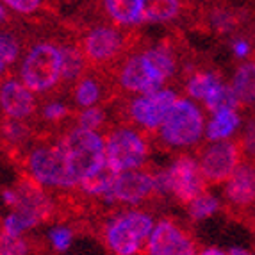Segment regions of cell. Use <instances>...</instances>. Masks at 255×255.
Returning <instances> with one entry per match:
<instances>
[{
  "mask_svg": "<svg viewBox=\"0 0 255 255\" xmlns=\"http://www.w3.org/2000/svg\"><path fill=\"white\" fill-rule=\"evenodd\" d=\"M218 209H220V202H218L216 196L211 195V193H204L195 202L189 204V218L195 223H198V221H204L207 218H211Z\"/></svg>",
  "mask_w": 255,
  "mask_h": 255,
  "instance_id": "obj_24",
  "label": "cell"
},
{
  "mask_svg": "<svg viewBox=\"0 0 255 255\" xmlns=\"http://www.w3.org/2000/svg\"><path fill=\"white\" fill-rule=\"evenodd\" d=\"M0 252L4 255H27L29 243L21 236H9L0 230Z\"/></svg>",
  "mask_w": 255,
  "mask_h": 255,
  "instance_id": "obj_28",
  "label": "cell"
},
{
  "mask_svg": "<svg viewBox=\"0 0 255 255\" xmlns=\"http://www.w3.org/2000/svg\"><path fill=\"white\" fill-rule=\"evenodd\" d=\"M232 90L241 106L255 104V59L243 63L232 79Z\"/></svg>",
  "mask_w": 255,
  "mask_h": 255,
  "instance_id": "obj_18",
  "label": "cell"
},
{
  "mask_svg": "<svg viewBox=\"0 0 255 255\" xmlns=\"http://www.w3.org/2000/svg\"><path fill=\"white\" fill-rule=\"evenodd\" d=\"M73 100L79 107H93L97 102L102 100V82L97 77L84 75L75 82L73 88Z\"/></svg>",
  "mask_w": 255,
  "mask_h": 255,
  "instance_id": "obj_20",
  "label": "cell"
},
{
  "mask_svg": "<svg viewBox=\"0 0 255 255\" xmlns=\"http://www.w3.org/2000/svg\"><path fill=\"white\" fill-rule=\"evenodd\" d=\"M50 241H52V247L57 252H66L72 247V241H73L72 229H68V227H55V229H52Z\"/></svg>",
  "mask_w": 255,
  "mask_h": 255,
  "instance_id": "obj_32",
  "label": "cell"
},
{
  "mask_svg": "<svg viewBox=\"0 0 255 255\" xmlns=\"http://www.w3.org/2000/svg\"><path fill=\"white\" fill-rule=\"evenodd\" d=\"M211 23L220 32H229V30H232L238 25V16L234 13L227 11V9H216L211 14Z\"/></svg>",
  "mask_w": 255,
  "mask_h": 255,
  "instance_id": "obj_30",
  "label": "cell"
},
{
  "mask_svg": "<svg viewBox=\"0 0 255 255\" xmlns=\"http://www.w3.org/2000/svg\"><path fill=\"white\" fill-rule=\"evenodd\" d=\"M166 81H168V77L155 66L148 50L132 55L127 61H124L118 73V82L122 90L137 95L161 91Z\"/></svg>",
  "mask_w": 255,
  "mask_h": 255,
  "instance_id": "obj_8",
  "label": "cell"
},
{
  "mask_svg": "<svg viewBox=\"0 0 255 255\" xmlns=\"http://www.w3.org/2000/svg\"><path fill=\"white\" fill-rule=\"evenodd\" d=\"M0 2L18 14H32L39 9L43 0H0Z\"/></svg>",
  "mask_w": 255,
  "mask_h": 255,
  "instance_id": "obj_34",
  "label": "cell"
},
{
  "mask_svg": "<svg viewBox=\"0 0 255 255\" xmlns=\"http://www.w3.org/2000/svg\"><path fill=\"white\" fill-rule=\"evenodd\" d=\"M157 195L155 173L146 170H127L116 173L113 186L104 195V200L113 204L139 205Z\"/></svg>",
  "mask_w": 255,
  "mask_h": 255,
  "instance_id": "obj_12",
  "label": "cell"
},
{
  "mask_svg": "<svg viewBox=\"0 0 255 255\" xmlns=\"http://www.w3.org/2000/svg\"><path fill=\"white\" fill-rule=\"evenodd\" d=\"M0 255H4V254H2V252H0Z\"/></svg>",
  "mask_w": 255,
  "mask_h": 255,
  "instance_id": "obj_40",
  "label": "cell"
},
{
  "mask_svg": "<svg viewBox=\"0 0 255 255\" xmlns=\"http://www.w3.org/2000/svg\"><path fill=\"white\" fill-rule=\"evenodd\" d=\"M75 187L106 166V139L98 132L75 127L57 139Z\"/></svg>",
  "mask_w": 255,
  "mask_h": 255,
  "instance_id": "obj_1",
  "label": "cell"
},
{
  "mask_svg": "<svg viewBox=\"0 0 255 255\" xmlns=\"http://www.w3.org/2000/svg\"><path fill=\"white\" fill-rule=\"evenodd\" d=\"M20 81L32 93H47L61 82V48L54 43H38L25 54Z\"/></svg>",
  "mask_w": 255,
  "mask_h": 255,
  "instance_id": "obj_3",
  "label": "cell"
},
{
  "mask_svg": "<svg viewBox=\"0 0 255 255\" xmlns=\"http://www.w3.org/2000/svg\"><path fill=\"white\" fill-rule=\"evenodd\" d=\"M220 79L213 72H196L187 79L186 91L191 98L196 100H207V97L220 86Z\"/></svg>",
  "mask_w": 255,
  "mask_h": 255,
  "instance_id": "obj_21",
  "label": "cell"
},
{
  "mask_svg": "<svg viewBox=\"0 0 255 255\" xmlns=\"http://www.w3.org/2000/svg\"><path fill=\"white\" fill-rule=\"evenodd\" d=\"M88 64L98 68V66H109L127 48V36L116 27L98 25L90 29L82 38L81 45Z\"/></svg>",
  "mask_w": 255,
  "mask_h": 255,
  "instance_id": "obj_10",
  "label": "cell"
},
{
  "mask_svg": "<svg viewBox=\"0 0 255 255\" xmlns=\"http://www.w3.org/2000/svg\"><path fill=\"white\" fill-rule=\"evenodd\" d=\"M39 221L36 218L29 216L25 213H20V211H13L4 221H2V230L9 236H21L25 230L34 229Z\"/></svg>",
  "mask_w": 255,
  "mask_h": 255,
  "instance_id": "obj_25",
  "label": "cell"
},
{
  "mask_svg": "<svg viewBox=\"0 0 255 255\" xmlns=\"http://www.w3.org/2000/svg\"><path fill=\"white\" fill-rule=\"evenodd\" d=\"M204 115L187 98H177V102L166 115L159 127V137L170 148H184L198 143L204 134Z\"/></svg>",
  "mask_w": 255,
  "mask_h": 255,
  "instance_id": "obj_4",
  "label": "cell"
},
{
  "mask_svg": "<svg viewBox=\"0 0 255 255\" xmlns=\"http://www.w3.org/2000/svg\"><path fill=\"white\" fill-rule=\"evenodd\" d=\"M148 157V141L130 127L111 130L106 137V164L116 173L137 170Z\"/></svg>",
  "mask_w": 255,
  "mask_h": 255,
  "instance_id": "obj_6",
  "label": "cell"
},
{
  "mask_svg": "<svg viewBox=\"0 0 255 255\" xmlns=\"http://www.w3.org/2000/svg\"><path fill=\"white\" fill-rule=\"evenodd\" d=\"M72 111L68 109V106H64L61 102H50L43 107L41 116L45 122H50V124H59L64 118H68Z\"/></svg>",
  "mask_w": 255,
  "mask_h": 255,
  "instance_id": "obj_33",
  "label": "cell"
},
{
  "mask_svg": "<svg viewBox=\"0 0 255 255\" xmlns=\"http://www.w3.org/2000/svg\"><path fill=\"white\" fill-rule=\"evenodd\" d=\"M155 221L145 211L130 209L113 216L104 227V243L113 255H137L145 250Z\"/></svg>",
  "mask_w": 255,
  "mask_h": 255,
  "instance_id": "obj_2",
  "label": "cell"
},
{
  "mask_svg": "<svg viewBox=\"0 0 255 255\" xmlns=\"http://www.w3.org/2000/svg\"><path fill=\"white\" fill-rule=\"evenodd\" d=\"M7 20V11H5V7L2 4H0V25L4 23V21Z\"/></svg>",
  "mask_w": 255,
  "mask_h": 255,
  "instance_id": "obj_39",
  "label": "cell"
},
{
  "mask_svg": "<svg viewBox=\"0 0 255 255\" xmlns=\"http://www.w3.org/2000/svg\"><path fill=\"white\" fill-rule=\"evenodd\" d=\"M239 106V100L236 97L232 86L220 84L213 93L209 95L207 100H205V107H207L211 113H223V111H236Z\"/></svg>",
  "mask_w": 255,
  "mask_h": 255,
  "instance_id": "obj_23",
  "label": "cell"
},
{
  "mask_svg": "<svg viewBox=\"0 0 255 255\" xmlns=\"http://www.w3.org/2000/svg\"><path fill=\"white\" fill-rule=\"evenodd\" d=\"M116 177V171H113L109 166H104L102 170L97 173L90 175L88 179H84L79 184V189L82 193H86L88 196H102L109 191V187L113 186V180Z\"/></svg>",
  "mask_w": 255,
  "mask_h": 255,
  "instance_id": "obj_22",
  "label": "cell"
},
{
  "mask_svg": "<svg viewBox=\"0 0 255 255\" xmlns=\"http://www.w3.org/2000/svg\"><path fill=\"white\" fill-rule=\"evenodd\" d=\"M27 175L43 187H55V189L75 187L57 141H43L29 150Z\"/></svg>",
  "mask_w": 255,
  "mask_h": 255,
  "instance_id": "obj_5",
  "label": "cell"
},
{
  "mask_svg": "<svg viewBox=\"0 0 255 255\" xmlns=\"http://www.w3.org/2000/svg\"><path fill=\"white\" fill-rule=\"evenodd\" d=\"M239 124H241V118H239V115L236 111L216 113L214 118L209 122L205 136H207V139L211 141V143H213V141H223L238 130Z\"/></svg>",
  "mask_w": 255,
  "mask_h": 255,
  "instance_id": "obj_19",
  "label": "cell"
},
{
  "mask_svg": "<svg viewBox=\"0 0 255 255\" xmlns=\"http://www.w3.org/2000/svg\"><path fill=\"white\" fill-rule=\"evenodd\" d=\"M232 50H234L236 57H247L250 54V43L247 39H236L234 45H232Z\"/></svg>",
  "mask_w": 255,
  "mask_h": 255,
  "instance_id": "obj_35",
  "label": "cell"
},
{
  "mask_svg": "<svg viewBox=\"0 0 255 255\" xmlns=\"http://www.w3.org/2000/svg\"><path fill=\"white\" fill-rule=\"evenodd\" d=\"M198 255H229V254H225V252L220 250V248L211 247V248H204V250H200L198 252Z\"/></svg>",
  "mask_w": 255,
  "mask_h": 255,
  "instance_id": "obj_36",
  "label": "cell"
},
{
  "mask_svg": "<svg viewBox=\"0 0 255 255\" xmlns=\"http://www.w3.org/2000/svg\"><path fill=\"white\" fill-rule=\"evenodd\" d=\"M104 9L107 16L122 27L143 23V0H104Z\"/></svg>",
  "mask_w": 255,
  "mask_h": 255,
  "instance_id": "obj_15",
  "label": "cell"
},
{
  "mask_svg": "<svg viewBox=\"0 0 255 255\" xmlns=\"http://www.w3.org/2000/svg\"><path fill=\"white\" fill-rule=\"evenodd\" d=\"M243 159V148L239 139L214 141L200 155V170L207 184H223L232 177Z\"/></svg>",
  "mask_w": 255,
  "mask_h": 255,
  "instance_id": "obj_11",
  "label": "cell"
},
{
  "mask_svg": "<svg viewBox=\"0 0 255 255\" xmlns=\"http://www.w3.org/2000/svg\"><path fill=\"white\" fill-rule=\"evenodd\" d=\"M7 64H5V61L2 59V57H0V82L4 81V77H5V72H7Z\"/></svg>",
  "mask_w": 255,
  "mask_h": 255,
  "instance_id": "obj_38",
  "label": "cell"
},
{
  "mask_svg": "<svg viewBox=\"0 0 255 255\" xmlns=\"http://www.w3.org/2000/svg\"><path fill=\"white\" fill-rule=\"evenodd\" d=\"M86 68H88V59L81 47L77 45L61 47V82L75 84L81 77H84Z\"/></svg>",
  "mask_w": 255,
  "mask_h": 255,
  "instance_id": "obj_16",
  "label": "cell"
},
{
  "mask_svg": "<svg viewBox=\"0 0 255 255\" xmlns=\"http://www.w3.org/2000/svg\"><path fill=\"white\" fill-rule=\"evenodd\" d=\"M164 171L168 180V195H173L179 204L189 205L205 193L207 182L204 179L200 164L189 155L177 157Z\"/></svg>",
  "mask_w": 255,
  "mask_h": 255,
  "instance_id": "obj_9",
  "label": "cell"
},
{
  "mask_svg": "<svg viewBox=\"0 0 255 255\" xmlns=\"http://www.w3.org/2000/svg\"><path fill=\"white\" fill-rule=\"evenodd\" d=\"M182 11L180 0H143V23H164L177 18Z\"/></svg>",
  "mask_w": 255,
  "mask_h": 255,
  "instance_id": "obj_17",
  "label": "cell"
},
{
  "mask_svg": "<svg viewBox=\"0 0 255 255\" xmlns=\"http://www.w3.org/2000/svg\"><path fill=\"white\" fill-rule=\"evenodd\" d=\"M106 124V111L102 107H88L82 109L77 116V127L86 128V130H95Z\"/></svg>",
  "mask_w": 255,
  "mask_h": 255,
  "instance_id": "obj_26",
  "label": "cell"
},
{
  "mask_svg": "<svg viewBox=\"0 0 255 255\" xmlns=\"http://www.w3.org/2000/svg\"><path fill=\"white\" fill-rule=\"evenodd\" d=\"M239 143L243 148V157H247V161H255V118L247 124Z\"/></svg>",
  "mask_w": 255,
  "mask_h": 255,
  "instance_id": "obj_31",
  "label": "cell"
},
{
  "mask_svg": "<svg viewBox=\"0 0 255 255\" xmlns=\"http://www.w3.org/2000/svg\"><path fill=\"white\" fill-rule=\"evenodd\" d=\"M0 109L5 118L25 122L36 113V98L23 82L7 77L0 82Z\"/></svg>",
  "mask_w": 255,
  "mask_h": 255,
  "instance_id": "obj_14",
  "label": "cell"
},
{
  "mask_svg": "<svg viewBox=\"0 0 255 255\" xmlns=\"http://www.w3.org/2000/svg\"><path fill=\"white\" fill-rule=\"evenodd\" d=\"M229 255H255V254L254 252L245 250V248H232V250L229 252Z\"/></svg>",
  "mask_w": 255,
  "mask_h": 255,
  "instance_id": "obj_37",
  "label": "cell"
},
{
  "mask_svg": "<svg viewBox=\"0 0 255 255\" xmlns=\"http://www.w3.org/2000/svg\"><path fill=\"white\" fill-rule=\"evenodd\" d=\"M2 134H4V139L9 143H23L29 136V127L23 122L5 118L2 124Z\"/></svg>",
  "mask_w": 255,
  "mask_h": 255,
  "instance_id": "obj_29",
  "label": "cell"
},
{
  "mask_svg": "<svg viewBox=\"0 0 255 255\" xmlns=\"http://www.w3.org/2000/svg\"><path fill=\"white\" fill-rule=\"evenodd\" d=\"M145 255H198L195 236L173 218H162L155 223Z\"/></svg>",
  "mask_w": 255,
  "mask_h": 255,
  "instance_id": "obj_7",
  "label": "cell"
},
{
  "mask_svg": "<svg viewBox=\"0 0 255 255\" xmlns=\"http://www.w3.org/2000/svg\"><path fill=\"white\" fill-rule=\"evenodd\" d=\"M20 41L14 38L11 32H4L0 30V57L5 61L7 66L14 64L20 57Z\"/></svg>",
  "mask_w": 255,
  "mask_h": 255,
  "instance_id": "obj_27",
  "label": "cell"
},
{
  "mask_svg": "<svg viewBox=\"0 0 255 255\" xmlns=\"http://www.w3.org/2000/svg\"><path fill=\"white\" fill-rule=\"evenodd\" d=\"M177 95L170 90H161L148 95H137L128 104V118L145 130H159L166 115L170 113Z\"/></svg>",
  "mask_w": 255,
  "mask_h": 255,
  "instance_id": "obj_13",
  "label": "cell"
}]
</instances>
